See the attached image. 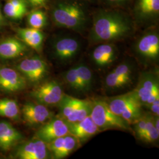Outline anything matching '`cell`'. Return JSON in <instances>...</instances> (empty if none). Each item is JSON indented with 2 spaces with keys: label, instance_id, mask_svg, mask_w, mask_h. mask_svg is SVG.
<instances>
[{
  "label": "cell",
  "instance_id": "cell-1",
  "mask_svg": "<svg viewBox=\"0 0 159 159\" xmlns=\"http://www.w3.org/2000/svg\"><path fill=\"white\" fill-rule=\"evenodd\" d=\"M132 30L130 20L119 12L101 11L93 20L90 40L94 43L110 42L127 36Z\"/></svg>",
  "mask_w": 159,
  "mask_h": 159
},
{
  "label": "cell",
  "instance_id": "cell-2",
  "mask_svg": "<svg viewBox=\"0 0 159 159\" xmlns=\"http://www.w3.org/2000/svg\"><path fill=\"white\" fill-rule=\"evenodd\" d=\"M53 21L58 27L82 31L85 28L87 17L80 6L71 2H60L52 10Z\"/></svg>",
  "mask_w": 159,
  "mask_h": 159
},
{
  "label": "cell",
  "instance_id": "cell-3",
  "mask_svg": "<svg viewBox=\"0 0 159 159\" xmlns=\"http://www.w3.org/2000/svg\"><path fill=\"white\" fill-rule=\"evenodd\" d=\"M91 102L90 117L100 130L119 129L131 131L130 124L125 120L114 113L107 102L102 100Z\"/></svg>",
  "mask_w": 159,
  "mask_h": 159
},
{
  "label": "cell",
  "instance_id": "cell-4",
  "mask_svg": "<svg viewBox=\"0 0 159 159\" xmlns=\"http://www.w3.org/2000/svg\"><path fill=\"white\" fill-rule=\"evenodd\" d=\"M105 102L114 113L125 120L130 125L143 115L142 106L132 92L110 98Z\"/></svg>",
  "mask_w": 159,
  "mask_h": 159
},
{
  "label": "cell",
  "instance_id": "cell-5",
  "mask_svg": "<svg viewBox=\"0 0 159 159\" xmlns=\"http://www.w3.org/2000/svg\"><path fill=\"white\" fill-rule=\"evenodd\" d=\"M64 95L61 84L55 80L43 83L31 92V96L45 106L58 104Z\"/></svg>",
  "mask_w": 159,
  "mask_h": 159
},
{
  "label": "cell",
  "instance_id": "cell-6",
  "mask_svg": "<svg viewBox=\"0 0 159 159\" xmlns=\"http://www.w3.org/2000/svg\"><path fill=\"white\" fill-rule=\"evenodd\" d=\"M17 67L26 80L33 84L44 79L48 73L47 63L40 57L24 59L17 65Z\"/></svg>",
  "mask_w": 159,
  "mask_h": 159
},
{
  "label": "cell",
  "instance_id": "cell-7",
  "mask_svg": "<svg viewBox=\"0 0 159 159\" xmlns=\"http://www.w3.org/2000/svg\"><path fill=\"white\" fill-rule=\"evenodd\" d=\"M69 134L67 122L60 116L52 117L42 125L36 132L35 137L48 143L53 140Z\"/></svg>",
  "mask_w": 159,
  "mask_h": 159
},
{
  "label": "cell",
  "instance_id": "cell-8",
  "mask_svg": "<svg viewBox=\"0 0 159 159\" xmlns=\"http://www.w3.org/2000/svg\"><path fill=\"white\" fill-rule=\"evenodd\" d=\"M137 54L146 61H156L159 57V37L157 33L144 34L136 44Z\"/></svg>",
  "mask_w": 159,
  "mask_h": 159
},
{
  "label": "cell",
  "instance_id": "cell-9",
  "mask_svg": "<svg viewBox=\"0 0 159 159\" xmlns=\"http://www.w3.org/2000/svg\"><path fill=\"white\" fill-rule=\"evenodd\" d=\"M22 114L24 120L31 125H43L53 117L52 113L39 102L25 103L22 108Z\"/></svg>",
  "mask_w": 159,
  "mask_h": 159
},
{
  "label": "cell",
  "instance_id": "cell-10",
  "mask_svg": "<svg viewBox=\"0 0 159 159\" xmlns=\"http://www.w3.org/2000/svg\"><path fill=\"white\" fill-rule=\"evenodd\" d=\"M50 154L46 143L35 137L20 146L16 156L21 159H46L50 157Z\"/></svg>",
  "mask_w": 159,
  "mask_h": 159
},
{
  "label": "cell",
  "instance_id": "cell-11",
  "mask_svg": "<svg viewBox=\"0 0 159 159\" xmlns=\"http://www.w3.org/2000/svg\"><path fill=\"white\" fill-rule=\"evenodd\" d=\"M26 79L17 70L7 67H0V90L14 93L24 89Z\"/></svg>",
  "mask_w": 159,
  "mask_h": 159
},
{
  "label": "cell",
  "instance_id": "cell-12",
  "mask_svg": "<svg viewBox=\"0 0 159 159\" xmlns=\"http://www.w3.org/2000/svg\"><path fill=\"white\" fill-rule=\"evenodd\" d=\"M55 57L61 61H68L77 56L80 50V42L76 39L65 37L57 40L54 45Z\"/></svg>",
  "mask_w": 159,
  "mask_h": 159
},
{
  "label": "cell",
  "instance_id": "cell-13",
  "mask_svg": "<svg viewBox=\"0 0 159 159\" xmlns=\"http://www.w3.org/2000/svg\"><path fill=\"white\" fill-rule=\"evenodd\" d=\"M69 133L75 137L80 143L85 142L87 139L101 131L91 119L90 116L80 121L67 123Z\"/></svg>",
  "mask_w": 159,
  "mask_h": 159
},
{
  "label": "cell",
  "instance_id": "cell-14",
  "mask_svg": "<svg viewBox=\"0 0 159 159\" xmlns=\"http://www.w3.org/2000/svg\"><path fill=\"white\" fill-rule=\"evenodd\" d=\"M159 83L157 75L153 73H144L139 79L136 89L131 91L142 106H144L151 95L155 85Z\"/></svg>",
  "mask_w": 159,
  "mask_h": 159
},
{
  "label": "cell",
  "instance_id": "cell-15",
  "mask_svg": "<svg viewBox=\"0 0 159 159\" xmlns=\"http://www.w3.org/2000/svg\"><path fill=\"white\" fill-rule=\"evenodd\" d=\"M118 51L116 47L109 43L100 44L96 47L92 52L91 58L99 67H106L117 59Z\"/></svg>",
  "mask_w": 159,
  "mask_h": 159
},
{
  "label": "cell",
  "instance_id": "cell-16",
  "mask_svg": "<svg viewBox=\"0 0 159 159\" xmlns=\"http://www.w3.org/2000/svg\"><path fill=\"white\" fill-rule=\"evenodd\" d=\"M23 139L21 134L8 121L0 122V148L9 150Z\"/></svg>",
  "mask_w": 159,
  "mask_h": 159
},
{
  "label": "cell",
  "instance_id": "cell-17",
  "mask_svg": "<svg viewBox=\"0 0 159 159\" xmlns=\"http://www.w3.org/2000/svg\"><path fill=\"white\" fill-rule=\"evenodd\" d=\"M27 50V46L22 41L8 38L0 43V58L4 60L16 58Z\"/></svg>",
  "mask_w": 159,
  "mask_h": 159
},
{
  "label": "cell",
  "instance_id": "cell-18",
  "mask_svg": "<svg viewBox=\"0 0 159 159\" xmlns=\"http://www.w3.org/2000/svg\"><path fill=\"white\" fill-rule=\"evenodd\" d=\"M134 11L138 20H152L159 15V0H137Z\"/></svg>",
  "mask_w": 159,
  "mask_h": 159
},
{
  "label": "cell",
  "instance_id": "cell-19",
  "mask_svg": "<svg viewBox=\"0 0 159 159\" xmlns=\"http://www.w3.org/2000/svg\"><path fill=\"white\" fill-rule=\"evenodd\" d=\"M17 33L21 41L26 45L37 51H40L44 39L43 33L39 29L33 28L19 29Z\"/></svg>",
  "mask_w": 159,
  "mask_h": 159
},
{
  "label": "cell",
  "instance_id": "cell-20",
  "mask_svg": "<svg viewBox=\"0 0 159 159\" xmlns=\"http://www.w3.org/2000/svg\"><path fill=\"white\" fill-rule=\"evenodd\" d=\"M84 101V100L76 98L64 94L62 99L58 104L60 110L59 116L64 120L66 119L77 108L79 107Z\"/></svg>",
  "mask_w": 159,
  "mask_h": 159
},
{
  "label": "cell",
  "instance_id": "cell-21",
  "mask_svg": "<svg viewBox=\"0 0 159 159\" xmlns=\"http://www.w3.org/2000/svg\"><path fill=\"white\" fill-rule=\"evenodd\" d=\"M20 113L17 102L10 98L0 99V116L17 120Z\"/></svg>",
  "mask_w": 159,
  "mask_h": 159
},
{
  "label": "cell",
  "instance_id": "cell-22",
  "mask_svg": "<svg viewBox=\"0 0 159 159\" xmlns=\"http://www.w3.org/2000/svg\"><path fill=\"white\" fill-rule=\"evenodd\" d=\"M79 140L71 134L64 136L62 146L60 150L54 156V159H62L68 156L80 146Z\"/></svg>",
  "mask_w": 159,
  "mask_h": 159
},
{
  "label": "cell",
  "instance_id": "cell-23",
  "mask_svg": "<svg viewBox=\"0 0 159 159\" xmlns=\"http://www.w3.org/2000/svg\"><path fill=\"white\" fill-rule=\"evenodd\" d=\"M91 111V102L84 100V102L77 108L73 113L66 120L67 123H74L80 121L90 115Z\"/></svg>",
  "mask_w": 159,
  "mask_h": 159
},
{
  "label": "cell",
  "instance_id": "cell-24",
  "mask_svg": "<svg viewBox=\"0 0 159 159\" xmlns=\"http://www.w3.org/2000/svg\"><path fill=\"white\" fill-rule=\"evenodd\" d=\"M159 131L154 125V116L152 114H147V121L146 129L142 140L148 143H153L159 139Z\"/></svg>",
  "mask_w": 159,
  "mask_h": 159
},
{
  "label": "cell",
  "instance_id": "cell-25",
  "mask_svg": "<svg viewBox=\"0 0 159 159\" xmlns=\"http://www.w3.org/2000/svg\"><path fill=\"white\" fill-rule=\"evenodd\" d=\"M80 81L84 92L91 89L93 84V74L90 69L84 64H80L76 66Z\"/></svg>",
  "mask_w": 159,
  "mask_h": 159
},
{
  "label": "cell",
  "instance_id": "cell-26",
  "mask_svg": "<svg viewBox=\"0 0 159 159\" xmlns=\"http://www.w3.org/2000/svg\"><path fill=\"white\" fill-rule=\"evenodd\" d=\"M131 81V77H120L113 70L106 76L105 83L108 89H118L129 84Z\"/></svg>",
  "mask_w": 159,
  "mask_h": 159
},
{
  "label": "cell",
  "instance_id": "cell-27",
  "mask_svg": "<svg viewBox=\"0 0 159 159\" xmlns=\"http://www.w3.org/2000/svg\"><path fill=\"white\" fill-rule=\"evenodd\" d=\"M27 22L30 27L40 30L47 25V18L45 12L41 10H34L29 13Z\"/></svg>",
  "mask_w": 159,
  "mask_h": 159
},
{
  "label": "cell",
  "instance_id": "cell-28",
  "mask_svg": "<svg viewBox=\"0 0 159 159\" xmlns=\"http://www.w3.org/2000/svg\"><path fill=\"white\" fill-rule=\"evenodd\" d=\"M64 79L68 85L77 91L84 92L81 83L80 81L76 67L70 68L64 75Z\"/></svg>",
  "mask_w": 159,
  "mask_h": 159
},
{
  "label": "cell",
  "instance_id": "cell-29",
  "mask_svg": "<svg viewBox=\"0 0 159 159\" xmlns=\"http://www.w3.org/2000/svg\"><path fill=\"white\" fill-rule=\"evenodd\" d=\"M4 11L7 17L14 20H20L27 13V12L14 7L8 2L4 7Z\"/></svg>",
  "mask_w": 159,
  "mask_h": 159
},
{
  "label": "cell",
  "instance_id": "cell-30",
  "mask_svg": "<svg viewBox=\"0 0 159 159\" xmlns=\"http://www.w3.org/2000/svg\"><path fill=\"white\" fill-rule=\"evenodd\" d=\"M147 121V114L142 115L140 117L136 120L133 124L134 125L133 132L136 134L137 138L141 140L142 139Z\"/></svg>",
  "mask_w": 159,
  "mask_h": 159
},
{
  "label": "cell",
  "instance_id": "cell-31",
  "mask_svg": "<svg viewBox=\"0 0 159 159\" xmlns=\"http://www.w3.org/2000/svg\"><path fill=\"white\" fill-rule=\"evenodd\" d=\"M113 71L120 77H131L132 68L130 64L122 63L114 69Z\"/></svg>",
  "mask_w": 159,
  "mask_h": 159
},
{
  "label": "cell",
  "instance_id": "cell-32",
  "mask_svg": "<svg viewBox=\"0 0 159 159\" xmlns=\"http://www.w3.org/2000/svg\"><path fill=\"white\" fill-rule=\"evenodd\" d=\"M7 2L14 7H16L24 11L27 12V6L25 0H8Z\"/></svg>",
  "mask_w": 159,
  "mask_h": 159
},
{
  "label": "cell",
  "instance_id": "cell-33",
  "mask_svg": "<svg viewBox=\"0 0 159 159\" xmlns=\"http://www.w3.org/2000/svg\"><path fill=\"white\" fill-rule=\"evenodd\" d=\"M148 108L150 109V111L152 112V114L154 116H159V98L156 100L154 102H152Z\"/></svg>",
  "mask_w": 159,
  "mask_h": 159
},
{
  "label": "cell",
  "instance_id": "cell-34",
  "mask_svg": "<svg viewBox=\"0 0 159 159\" xmlns=\"http://www.w3.org/2000/svg\"><path fill=\"white\" fill-rule=\"evenodd\" d=\"M47 0H29L30 4L33 7H40L44 6Z\"/></svg>",
  "mask_w": 159,
  "mask_h": 159
},
{
  "label": "cell",
  "instance_id": "cell-35",
  "mask_svg": "<svg viewBox=\"0 0 159 159\" xmlns=\"http://www.w3.org/2000/svg\"><path fill=\"white\" fill-rule=\"evenodd\" d=\"M110 3L114 4H120L125 2L127 0H107Z\"/></svg>",
  "mask_w": 159,
  "mask_h": 159
},
{
  "label": "cell",
  "instance_id": "cell-36",
  "mask_svg": "<svg viewBox=\"0 0 159 159\" xmlns=\"http://www.w3.org/2000/svg\"><path fill=\"white\" fill-rule=\"evenodd\" d=\"M0 15H2V14H1V10H0Z\"/></svg>",
  "mask_w": 159,
  "mask_h": 159
}]
</instances>
